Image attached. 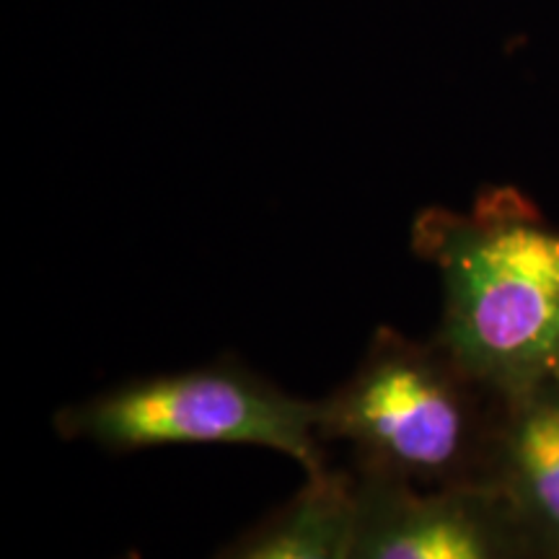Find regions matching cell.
<instances>
[{"label":"cell","instance_id":"5b68a950","mask_svg":"<svg viewBox=\"0 0 559 559\" xmlns=\"http://www.w3.org/2000/svg\"><path fill=\"white\" fill-rule=\"evenodd\" d=\"M487 485L536 559H559V373L502 396Z\"/></svg>","mask_w":559,"mask_h":559},{"label":"cell","instance_id":"7a4b0ae2","mask_svg":"<svg viewBox=\"0 0 559 559\" xmlns=\"http://www.w3.org/2000/svg\"><path fill=\"white\" fill-rule=\"evenodd\" d=\"M319 409L321 440L347 445L349 469L423 489L487 485L502 396L436 337L379 326Z\"/></svg>","mask_w":559,"mask_h":559},{"label":"cell","instance_id":"3957f363","mask_svg":"<svg viewBox=\"0 0 559 559\" xmlns=\"http://www.w3.org/2000/svg\"><path fill=\"white\" fill-rule=\"evenodd\" d=\"M319 417V400L290 394L241 360L226 358L140 376L70 402L55 412V430L70 443L109 453L251 445L283 453L309 477L330 469Z\"/></svg>","mask_w":559,"mask_h":559},{"label":"cell","instance_id":"277c9868","mask_svg":"<svg viewBox=\"0 0 559 559\" xmlns=\"http://www.w3.org/2000/svg\"><path fill=\"white\" fill-rule=\"evenodd\" d=\"M349 474V559H536L489 485L423 489L373 472Z\"/></svg>","mask_w":559,"mask_h":559},{"label":"cell","instance_id":"8992f818","mask_svg":"<svg viewBox=\"0 0 559 559\" xmlns=\"http://www.w3.org/2000/svg\"><path fill=\"white\" fill-rule=\"evenodd\" d=\"M353 474H309L283 506L223 547L215 559H349Z\"/></svg>","mask_w":559,"mask_h":559},{"label":"cell","instance_id":"6da1fadb","mask_svg":"<svg viewBox=\"0 0 559 559\" xmlns=\"http://www.w3.org/2000/svg\"><path fill=\"white\" fill-rule=\"evenodd\" d=\"M412 249L443 293L436 337L500 396L559 373V226L515 187L425 207Z\"/></svg>","mask_w":559,"mask_h":559}]
</instances>
